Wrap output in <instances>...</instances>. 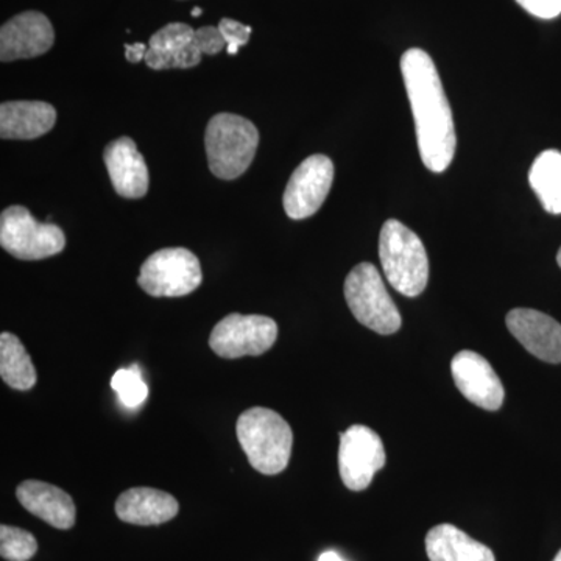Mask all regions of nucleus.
<instances>
[{"instance_id": "obj_1", "label": "nucleus", "mask_w": 561, "mask_h": 561, "mask_svg": "<svg viewBox=\"0 0 561 561\" xmlns=\"http://www.w3.org/2000/svg\"><path fill=\"white\" fill-rule=\"evenodd\" d=\"M401 73L415 121L421 160L431 172L451 165L457 136L451 105L435 62L421 49H409L401 58Z\"/></svg>"}, {"instance_id": "obj_2", "label": "nucleus", "mask_w": 561, "mask_h": 561, "mask_svg": "<svg viewBox=\"0 0 561 561\" xmlns=\"http://www.w3.org/2000/svg\"><path fill=\"white\" fill-rule=\"evenodd\" d=\"M236 434L251 467L261 474L286 470L294 446L289 423L272 409L253 408L239 416Z\"/></svg>"}, {"instance_id": "obj_3", "label": "nucleus", "mask_w": 561, "mask_h": 561, "mask_svg": "<svg viewBox=\"0 0 561 561\" xmlns=\"http://www.w3.org/2000/svg\"><path fill=\"white\" fill-rule=\"evenodd\" d=\"M383 275L404 297H419L430 280V260L419 236L398 220H387L379 238Z\"/></svg>"}, {"instance_id": "obj_4", "label": "nucleus", "mask_w": 561, "mask_h": 561, "mask_svg": "<svg viewBox=\"0 0 561 561\" xmlns=\"http://www.w3.org/2000/svg\"><path fill=\"white\" fill-rule=\"evenodd\" d=\"M205 146L210 172L220 180H236L249 171L260 131L245 117L220 113L206 127Z\"/></svg>"}, {"instance_id": "obj_5", "label": "nucleus", "mask_w": 561, "mask_h": 561, "mask_svg": "<svg viewBox=\"0 0 561 561\" xmlns=\"http://www.w3.org/2000/svg\"><path fill=\"white\" fill-rule=\"evenodd\" d=\"M345 298L354 319L368 330L390 335L400 331L401 316L370 262L356 265L345 280Z\"/></svg>"}, {"instance_id": "obj_6", "label": "nucleus", "mask_w": 561, "mask_h": 561, "mask_svg": "<svg viewBox=\"0 0 561 561\" xmlns=\"http://www.w3.org/2000/svg\"><path fill=\"white\" fill-rule=\"evenodd\" d=\"M0 245L22 261H39L61 253L66 236L54 224H41L24 206H10L0 216Z\"/></svg>"}, {"instance_id": "obj_7", "label": "nucleus", "mask_w": 561, "mask_h": 561, "mask_svg": "<svg viewBox=\"0 0 561 561\" xmlns=\"http://www.w3.org/2000/svg\"><path fill=\"white\" fill-rule=\"evenodd\" d=\"M203 279L198 257L187 249H162L140 267L138 284L151 297H186Z\"/></svg>"}, {"instance_id": "obj_8", "label": "nucleus", "mask_w": 561, "mask_h": 561, "mask_svg": "<svg viewBox=\"0 0 561 561\" xmlns=\"http://www.w3.org/2000/svg\"><path fill=\"white\" fill-rule=\"evenodd\" d=\"M278 324L271 317L231 313L210 332L209 346L224 359L261 356L275 345Z\"/></svg>"}, {"instance_id": "obj_9", "label": "nucleus", "mask_w": 561, "mask_h": 561, "mask_svg": "<svg viewBox=\"0 0 561 561\" xmlns=\"http://www.w3.org/2000/svg\"><path fill=\"white\" fill-rule=\"evenodd\" d=\"M386 459L381 437L370 427L354 424L348 431L341 432L339 470L346 489H368L376 472L386 467Z\"/></svg>"}, {"instance_id": "obj_10", "label": "nucleus", "mask_w": 561, "mask_h": 561, "mask_svg": "<svg viewBox=\"0 0 561 561\" xmlns=\"http://www.w3.org/2000/svg\"><path fill=\"white\" fill-rule=\"evenodd\" d=\"M334 181V164L324 154H313L291 173L283 203L294 220L308 219L321 208Z\"/></svg>"}, {"instance_id": "obj_11", "label": "nucleus", "mask_w": 561, "mask_h": 561, "mask_svg": "<svg viewBox=\"0 0 561 561\" xmlns=\"http://www.w3.org/2000/svg\"><path fill=\"white\" fill-rule=\"evenodd\" d=\"M451 371L457 389L468 401L485 411H500L505 400L504 386L485 357L474 351H460L454 356Z\"/></svg>"}, {"instance_id": "obj_12", "label": "nucleus", "mask_w": 561, "mask_h": 561, "mask_svg": "<svg viewBox=\"0 0 561 561\" xmlns=\"http://www.w3.org/2000/svg\"><path fill=\"white\" fill-rule=\"evenodd\" d=\"M55 32L49 18L39 11H25L0 28V60L3 62L39 57L51 49Z\"/></svg>"}, {"instance_id": "obj_13", "label": "nucleus", "mask_w": 561, "mask_h": 561, "mask_svg": "<svg viewBox=\"0 0 561 561\" xmlns=\"http://www.w3.org/2000/svg\"><path fill=\"white\" fill-rule=\"evenodd\" d=\"M508 331L524 348L548 364H561V324L535 309H513L507 313Z\"/></svg>"}, {"instance_id": "obj_14", "label": "nucleus", "mask_w": 561, "mask_h": 561, "mask_svg": "<svg viewBox=\"0 0 561 561\" xmlns=\"http://www.w3.org/2000/svg\"><path fill=\"white\" fill-rule=\"evenodd\" d=\"M103 160L116 194L133 201L142 198L147 194L149 169L135 140L127 136L113 140L106 146Z\"/></svg>"}, {"instance_id": "obj_15", "label": "nucleus", "mask_w": 561, "mask_h": 561, "mask_svg": "<svg viewBox=\"0 0 561 561\" xmlns=\"http://www.w3.org/2000/svg\"><path fill=\"white\" fill-rule=\"evenodd\" d=\"M202 55L194 28L183 22H172L151 36L144 61L154 70L190 69L201 65Z\"/></svg>"}, {"instance_id": "obj_16", "label": "nucleus", "mask_w": 561, "mask_h": 561, "mask_svg": "<svg viewBox=\"0 0 561 561\" xmlns=\"http://www.w3.org/2000/svg\"><path fill=\"white\" fill-rule=\"evenodd\" d=\"M179 511L172 494L149 486L124 491L116 501L117 518L135 526H160L175 518Z\"/></svg>"}, {"instance_id": "obj_17", "label": "nucleus", "mask_w": 561, "mask_h": 561, "mask_svg": "<svg viewBox=\"0 0 561 561\" xmlns=\"http://www.w3.org/2000/svg\"><path fill=\"white\" fill-rule=\"evenodd\" d=\"M22 507L57 529H72L77 508L66 491L39 481L22 482L16 490Z\"/></svg>"}, {"instance_id": "obj_18", "label": "nucleus", "mask_w": 561, "mask_h": 561, "mask_svg": "<svg viewBox=\"0 0 561 561\" xmlns=\"http://www.w3.org/2000/svg\"><path fill=\"white\" fill-rule=\"evenodd\" d=\"M57 124V110L46 102H3L0 106L2 139L31 140L47 135Z\"/></svg>"}, {"instance_id": "obj_19", "label": "nucleus", "mask_w": 561, "mask_h": 561, "mask_svg": "<svg viewBox=\"0 0 561 561\" xmlns=\"http://www.w3.org/2000/svg\"><path fill=\"white\" fill-rule=\"evenodd\" d=\"M426 552L431 561H496L489 546L472 540L453 524H440L427 531Z\"/></svg>"}, {"instance_id": "obj_20", "label": "nucleus", "mask_w": 561, "mask_h": 561, "mask_svg": "<svg viewBox=\"0 0 561 561\" xmlns=\"http://www.w3.org/2000/svg\"><path fill=\"white\" fill-rule=\"evenodd\" d=\"M0 376L11 389L21 391L32 390L38 379L27 350L10 332L0 335Z\"/></svg>"}, {"instance_id": "obj_21", "label": "nucleus", "mask_w": 561, "mask_h": 561, "mask_svg": "<svg viewBox=\"0 0 561 561\" xmlns=\"http://www.w3.org/2000/svg\"><path fill=\"white\" fill-rule=\"evenodd\" d=\"M531 190L537 194L542 208L551 214H561V153L542 151L534 161L529 172Z\"/></svg>"}, {"instance_id": "obj_22", "label": "nucleus", "mask_w": 561, "mask_h": 561, "mask_svg": "<svg viewBox=\"0 0 561 561\" xmlns=\"http://www.w3.org/2000/svg\"><path fill=\"white\" fill-rule=\"evenodd\" d=\"M111 389L116 391L122 404L128 409H138L149 397V389H147L142 373L136 364L130 368H121L114 373L113 379H111Z\"/></svg>"}, {"instance_id": "obj_23", "label": "nucleus", "mask_w": 561, "mask_h": 561, "mask_svg": "<svg viewBox=\"0 0 561 561\" xmlns=\"http://www.w3.org/2000/svg\"><path fill=\"white\" fill-rule=\"evenodd\" d=\"M38 551V542L31 531L20 527H0V556L9 561H28Z\"/></svg>"}, {"instance_id": "obj_24", "label": "nucleus", "mask_w": 561, "mask_h": 561, "mask_svg": "<svg viewBox=\"0 0 561 561\" xmlns=\"http://www.w3.org/2000/svg\"><path fill=\"white\" fill-rule=\"evenodd\" d=\"M219 31L224 36L225 43H227L228 55L238 54L241 47L245 46L250 41L251 27L250 25L241 24V22L234 20L220 21Z\"/></svg>"}, {"instance_id": "obj_25", "label": "nucleus", "mask_w": 561, "mask_h": 561, "mask_svg": "<svg viewBox=\"0 0 561 561\" xmlns=\"http://www.w3.org/2000/svg\"><path fill=\"white\" fill-rule=\"evenodd\" d=\"M195 43H197L198 49L202 54L216 55L227 47L224 36L219 31V27H213V25H206L195 31Z\"/></svg>"}, {"instance_id": "obj_26", "label": "nucleus", "mask_w": 561, "mask_h": 561, "mask_svg": "<svg viewBox=\"0 0 561 561\" xmlns=\"http://www.w3.org/2000/svg\"><path fill=\"white\" fill-rule=\"evenodd\" d=\"M527 13L540 20H553L561 14V0H516Z\"/></svg>"}, {"instance_id": "obj_27", "label": "nucleus", "mask_w": 561, "mask_h": 561, "mask_svg": "<svg viewBox=\"0 0 561 561\" xmlns=\"http://www.w3.org/2000/svg\"><path fill=\"white\" fill-rule=\"evenodd\" d=\"M147 50H149V46L142 43L125 44V57L130 62L146 60Z\"/></svg>"}, {"instance_id": "obj_28", "label": "nucleus", "mask_w": 561, "mask_h": 561, "mask_svg": "<svg viewBox=\"0 0 561 561\" xmlns=\"http://www.w3.org/2000/svg\"><path fill=\"white\" fill-rule=\"evenodd\" d=\"M319 561H345L342 559L341 556H339L337 552L334 551H327L321 553L319 557Z\"/></svg>"}, {"instance_id": "obj_29", "label": "nucleus", "mask_w": 561, "mask_h": 561, "mask_svg": "<svg viewBox=\"0 0 561 561\" xmlns=\"http://www.w3.org/2000/svg\"><path fill=\"white\" fill-rule=\"evenodd\" d=\"M191 14H192V16H194V18H198V16H201V14H202V9H201V7H195V9H194V10H192V13H191Z\"/></svg>"}, {"instance_id": "obj_30", "label": "nucleus", "mask_w": 561, "mask_h": 561, "mask_svg": "<svg viewBox=\"0 0 561 561\" xmlns=\"http://www.w3.org/2000/svg\"><path fill=\"white\" fill-rule=\"evenodd\" d=\"M557 262H559L560 268H561V249L559 251V254H557Z\"/></svg>"}, {"instance_id": "obj_31", "label": "nucleus", "mask_w": 561, "mask_h": 561, "mask_svg": "<svg viewBox=\"0 0 561 561\" xmlns=\"http://www.w3.org/2000/svg\"><path fill=\"white\" fill-rule=\"evenodd\" d=\"M553 561H561V551L557 553V557L553 559Z\"/></svg>"}]
</instances>
